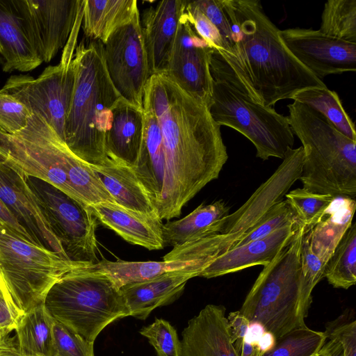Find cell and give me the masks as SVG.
<instances>
[{"instance_id": "cell-1", "label": "cell", "mask_w": 356, "mask_h": 356, "mask_svg": "<svg viewBox=\"0 0 356 356\" xmlns=\"http://www.w3.org/2000/svg\"><path fill=\"white\" fill-rule=\"evenodd\" d=\"M143 104L152 110L161 133L166 172L159 218L168 220L179 216L184 205L218 178L228 154L208 106L168 75L149 77Z\"/></svg>"}, {"instance_id": "cell-2", "label": "cell", "mask_w": 356, "mask_h": 356, "mask_svg": "<svg viewBox=\"0 0 356 356\" xmlns=\"http://www.w3.org/2000/svg\"><path fill=\"white\" fill-rule=\"evenodd\" d=\"M233 46L217 51L255 102L273 106L309 88H327L289 51L259 0H222Z\"/></svg>"}, {"instance_id": "cell-3", "label": "cell", "mask_w": 356, "mask_h": 356, "mask_svg": "<svg viewBox=\"0 0 356 356\" xmlns=\"http://www.w3.org/2000/svg\"><path fill=\"white\" fill-rule=\"evenodd\" d=\"M73 63L75 83L65 125V143L79 159L102 165L108 158L105 137L112 108L121 97L106 70L103 43L83 38L76 46Z\"/></svg>"}, {"instance_id": "cell-4", "label": "cell", "mask_w": 356, "mask_h": 356, "mask_svg": "<svg viewBox=\"0 0 356 356\" xmlns=\"http://www.w3.org/2000/svg\"><path fill=\"white\" fill-rule=\"evenodd\" d=\"M291 129L302 143L299 180L305 189L334 197L356 195V141L341 133L322 113L301 102L287 106Z\"/></svg>"}, {"instance_id": "cell-5", "label": "cell", "mask_w": 356, "mask_h": 356, "mask_svg": "<svg viewBox=\"0 0 356 356\" xmlns=\"http://www.w3.org/2000/svg\"><path fill=\"white\" fill-rule=\"evenodd\" d=\"M209 69L212 78L210 114L220 126L234 129L254 145L257 157L283 159L294 145V134L286 116L273 106L254 102L219 53L211 54Z\"/></svg>"}, {"instance_id": "cell-6", "label": "cell", "mask_w": 356, "mask_h": 356, "mask_svg": "<svg viewBox=\"0 0 356 356\" xmlns=\"http://www.w3.org/2000/svg\"><path fill=\"white\" fill-rule=\"evenodd\" d=\"M307 228L300 222L290 243L264 266L239 311L250 322L260 323L277 341L306 327L301 304V243Z\"/></svg>"}, {"instance_id": "cell-7", "label": "cell", "mask_w": 356, "mask_h": 356, "mask_svg": "<svg viewBox=\"0 0 356 356\" xmlns=\"http://www.w3.org/2000/svg\"><path fill=\"white\" fill-rule=\"evenodd\" d=\"M43 303L54 319L92 342L106 326L129 316L120 289L106 275L86 267L59 279Z\"/></svg>"}, {"instance_id": "cell-8", "label": "cell", "mask_w": 356, "mask_h": 356, "mask_svg": "<svg viewBox=\"0 0 356 356\" xmlns=\"http://www.w3.org/2000/svg\"><path fill=\"white\" fill-rule=\"evenodd\" d=\"M89 266L64 259L0 224V273L13 305L22 313L43 302L63 275Z\"/></svg>"}, {"instance_id": "cell-9", "label": "cell", "mask_w": 356, "mask_h": 356, "mask_svg": "<svg viewBox=\"0 0 356 356\" xmlns=\"http://www.w3.org/2000/svg\"><path fill=\"white\" fill-rule=\"evenodd\" d=\"M83 7L63 47L58 65L48 66L38 78L13 75L1 88L42 117L65 142V125L75 83L73 58L82 23Z\"/></svg>"}, {"instance_id": "cell-10", "label": "cell", "mask_w": 356, "mask_h": 356, "mask_svg": "<svg viewBox=\"0 0 356 356\" xmlns=\"http://www.w3.org/2000/svg\"><path fill=\"white\" fill-rule=\"evenodd\" d=\"M49 226L70 260L95 264L97 218L91 208L39 178L26 176Z\"/></svg>"}, {"instance_id": "cell-11", "label": "cell", "mask_w": 356, "mask_h": 356, "mask_svg": "<svg viewBox=\"0 0 356 356\" xmlns=\"http://www.w3.org/2000/svg\"><path fill=\"white\" fill-rule=\"evenodd\" d=\"M303 159L302 146L288 149L281 164L246 202L213 225L211 235L205 238L216 258L233 248L272 207L283 200L300 177Z\"/></svg>"}, {"instance_id": "cell-12", "label": "cell", "mask_w": 356, "mask_h": 356, "mask_svg": "<svg viewBox=\"0 0 356 356\" xmlns=\"http://www.w3.org/2000/svg\"><path fill=\"white\" fill-rule=\"evenodd\" d=\"M9 136L6 162L24 175L42 179L79 200L67 179V145L42 117L32 114L25 129Z\"/></svg>"}, {"instance_id": "cell-13", "label": "cell", "mask_w": 356, "mask_h": 356, "mask_svg": "<svg viewBox=\"0 0 356 356\" xmlns=\"http://www.w3.org/2000/svg\"><path fill=\"white\" fill-rule=\"evenodd\" d=\"M108 76L122 97L143 109L145 86L151 76L140 13L118 28L103 44Z\"/></svg>"}, {"instance_id": "cell-14", "label": "cell", "mask_w": 356, "mask_h": 356, "mask_svg": "<svg viewBox=\"0 0 356 356\" xmlns=\"http://www.w3.org/2000/svg\"><path fill=\"white\" fill-rule=\"evenodd\" d=\"M28 38L42 62L65 47L83 0H15Z\"/></svg>"}, {"instance_id": "cell-15", "label": "cell", "mask_w": 356, "mask_h": 356, "mask_svg": "<svg viewBox=\"0 0 356 356\" xmlns=\"http://www.w3.org/2000/svg\"><path fill=\"white\" fill-rule=\"evenodd\" d=\"M292 55L320 80L330 74L356 71V43L303 28L280 30Z\"/></svg>"}, {"instance_id": "cell-16", "label": "cell", "mask_w": 356, "mask_h": 356, "mask_svg": "<svg viewBox=\"0 0 356 356\" xmlns=\"http://www.w3.org/2000/svg\"><path fill=\"white\" fill-rule=\"evenodd\" d=\"M213 50L197 33L183 10L165 74L208 107L212 95L209 63Z\"/></svg>"}, {"instance_id": "cell-17", "label": "cell", "mask_w": 356, "mask_h": 356, "mask_svg": "<svg viewBox=\"0 0 356 356\" xmlns=\"http://www.w3.org/2000/svg\"><path fill=\"white\" fill-rule=\"evenodd\" d=\"M0 199L36 244L69 259L38 205L25 175L1 157Z\"/></svg>"}, {"instance_id": "cell-18", "label": "cell", "mask_w": 356, "mask_h": 356, "mask_svg": "<svg viewBox=\"0 0 356 356\" xmlns=\"http://www.w3.org/2000/svg\"><path fill=\"white\" fill-rule=\"evenodd\" d=\"M186 0H164L149 6L141 22L151 76L167 74Z\"/></svg>"}, {"instance_id": "cell-19", "label": "cell", "mask_w": 356, "mask_h": 356, "mask_svg": "<svg viewBox=\"0 0 356 356\" xmlns=\"http://www.w3.org/2000/svg\"><path fill=\"white\" fill-rule=\"evenodd\" d=\"M225 307L209 304L182 332L181 356H239L232 342Z\"/></svg>"}, {"instance_id": "cell-20", "label": "cell", "mask_w": 356, "mask_h": 356, "mask_svg": "<svg viewBox=\"0 0 356 356\" xmlns=\"http://www.w3.org/2000/svg\"><path fill=\"white\" fill-rule=\"evenodd\" d=\"M298 222L296 219L266 237L229 250L216 258L198 277L209 279L269 264L290 243Z\"/></svg>"}, {"instance_id": "cell-21", "label": "cell", "mask_w": 356, "mask_h": 356, "mask_svg": "<svg viewBox=\"0 0 356 356\" xmlns=\"http://www.w3.org/2000/svg\"><path fill=\"white\" fill-rule=\"evenodd\" d=\"M201 272L188 268L120 287L129 316L145 320L154 309L171 304L181 296L187 282Z\"/></svg>"}, {"instance_id": "cell-22", "label": "cell", "mask_w": 356, "mask_h": 356, "mask_svg": "<svg viewBox=\"0 0 356 356\" xmlns=\"http://www.w3.org/2000/svg\"><path fill=\"white\" fill-rule=\"evenodd\" d=\"M111 111V124L105 137L106 156L131 168L137 161L143 143V109L120 97Z\"/></svg>"}, {"instance_id": "cell-23", "label": "cell", "mask_w": 356, "mask_h": 356, "mask_svg": "<svg viewBox=\"0 0 356 356\" xmlns=\"http://www.w3.org/2000/svg\"><path fill=\"white\" fill-rule=\"evenodd\" d=\"M95 218L130 243L149 250L163 249L162 220L150 216L125 209L115 203L104 202L90 206Z\"/></svg>"}, {"instance_id": "cell-24", "label": "cell", "mask_w": 356, "mask_h": 356, "mask_svg": "<svg viewBox=\"0 0 356 356\" xmlns=\"http://www.w3.org/2000/svg\"><path fill=\"white\" fill-rule=\"evenodd\" d=\"M0 56L6 72H30L42 63L28 38L15 0H0Z\"/></svg>"}, {"instance_id": "cell-25", "label": "cell", "mask_w": 356, "mask_h": 356, "mask_svg": "<svg viewBox=\"0 0 356 356\" xmlns=\"http://www.w3.org/2000/svg\"><path fill=\"white\" fill-rule=\"evenodd\" d=\"M90 166L117 204L134 211L158 216L131 168L110 159L102 165Z\"/></svg>"}, {"instance_id": "cell-26", "label": "cell", "mask_w": 356, "mask_h": 356, "mask_svg": "<svg viewBox=\"0 0 356 356\" xmlns=\"http://www.w3.org/2000/svg\"><path fill=\"white\" fill-rule=\"evenodd\" d=\"M207 266L201 261L184 259L162 261H127L120 259L111 261L102 259L86 268L106 275L120 289L169 272L188 268H196L202 271Z\"/></svg>"}, {"instance_id": "cell-27", "label": "cell", "mask_w": 356, "mask_h": 356, "mask_svg": "<svg viewBox=\"0 0 356 356\" xmlns=\"http://www.w3.org/2000/svg\"><path fill=\"white\" fill-rule=\"evenodd\" d=\"M138 13L136 0H83L81 26L87 38L104 44Z\"/></svg>"}, {"instance_id": "cell-28", "label": "cell", "mask_w": 356, "mask_h": 356, "mask_svg": "<svg viewBox=\"0 0 356 356\" xmlns=\"http://www.w3.org/2000/svg\"><path fill=\"white\" fill-rule=\"evenodd\" d=\"M355 209L354 198L335 197L321 220L309 229L310 248L325 265L350 227Z\"/></svg>"}, {"instance_id": "cell-29", "label": "cell", "mask_w": 356, "mask_h": 356, "mask_svg": "<svg viewBox=\"0 0 356 356\" xmlns=\"http://www.w3.org/2000/svg\"><path fill=\"white\" fill-rule=\"evenodd\" d=\"M229 213V208L222 200L201 204L183 218L163 225L164 243L175 248L208 237L213 225Z\"/></svg>"}, {"instance_id": "cell-30", "label": "cell", "mask_w": 356, "mask_h": 356, "mask_svg": "<svg viewBox=\"0 0 356 356\" xmlns=\"http://www.w3.org/2000/svg\"><path fill=\"white\" fill-rule=\"evenodd\" d=\"M53 318L43 302L21 316L15 329L17 349L19 356L53 355Z\"/></svg>"}, {"instance_id": "cell-31", "label": "cell", "mask_w": 356, "mask_h": 356, "mask_svg": "<svg viewBox=\"0 0 356 356\" xmlns=\"http://www.w3.org/2000/svg\"><path fill=\"white\" fill-rule=\"evenodd\" d=\"M65 158L69 184L80 202L89 206L116 204L90 165L76 156L67 146Z\"/></svg>"}, {"instance_id": "cell-32", "label": "cell", "mask_w": 356, "mask_h": 356, "mask_svg": "<svg viewBox=\"0 0 356 356\" xmlns=\"http://www.w3.org/2000/svg\"><path fill=\"white\" fill-rule=\"evenodd\" d=\"M322 113L341 133L356 141L353 121L344 109L338 94L328 88H309L299 91L291 98Z\"/></svg>"}, {"instance_id": "cell-33", "label": "cell", "mask_w": 356, "mask_h": 356, "mask_svg": "<svg viewBox=\"0 0 356 356\" xmlns=\"http://www.w3.org/2000/svg\"><path fill=\"white\" fill-rule=\"evenodd\" d=\"M324 277L333 287L348 289L356 282V223L347 229L326 263Z\"/></svg>"}, {"instance_id": "cell-34", "label": "cell", "mask_w": 356, "mask_h": 356, "mask_svg": "<svg viewBox=\"0 0 356 356\" xmlns=\"http://www.w3.org/2000/svg\"><path fill=\"white\" fill-rule=\"evenodd\" d=\"M318 30L325 35L356 43V0L326 1Z\"/></svg>"}, {"instance_id": "cell-35", "label": "cell", "mask_w": 356, "mask_h": 356, "mask_svg": "<svg viewBox=\"0 0 356 356\" xmlns=\"http://www.w3.org/2000/svg\"><path fill=\"white\" fill-rule=\"evenodd\" d=\"M285 197L298 221L307 229L321 220L335 199L330 195L311 192L304 188L292 190Z\"/></svg>"}, {"instance_id": "cell-36", "label": "cell", "mask_w": 356, "mask_h": 356, "mask_svg": "<svg viewBox=\"0 0 356 356\" xmlns=\"http://www.w3.org/2000/svg\"><path fill=\"white\" fill-rule=\"evenodd\" d=\"M325 332L307 326L291 330L277 341L275 348L262 356H312L327 341Z\"/></svg>"}, {"instance_id": "cell-37", "label": "cell", "mask_w": 356, "mask_h": 356, "mask_svg": "<svg viewBox=\"0 0 356 356\" xmlns=\"http://www.w3.org/2000/svg\"><path fill=\"white\" fill-rule=\"evenodd\" d=\"M307 229L303 236L300 261L302 271L301 304L304 312L307 316L312 302L313 289L324 277L325 264L314 254L309 245V234Z\"/></svg>"}, {"instance_id": "cell-38", "label": "cell", "mask_w": 356, "mask_h": 356, "mask_svg": "<svg viewBox=\"0 0 356 356\" xmlns=\"http://www.w3.org/2000/svg\"><path fill=\"white\" fill-rule=\"evenodd\" d=\"M140 334L154 347L157 356H181V343L176 329L168 321L156 318Z\"/></svg>"}, {"instance_id": "cell-39", "label": "cell", "mask_w": 356, "mask_h": 356, "mask_svg": "<svg viewBox=\"0 0 356 356\" xmlns=\"http://www.w3.org/2000/svg\"><path fill=\"white\" fill-rule=\"evenodd\" d=\"M296 219L287 201L282 200L272 207L256 225L236 243L234 248L266 237Z\"/></svg>"}, {"instance_id": "cell-40", "label": "cell", "mask_w": 356, "mask_h": 356, "mask_svg": "<svg viewBox=\"0 0 356 356\" xmlns=\"http://www.w3.org/2000/svg\"><path fill=\"white\" fill-rule=\"evenodd\" d=\"M52 356H95L94 342L83 337L53 318Z\"/></svg>"}, {"instance_id": "cell-41", "label": "cell", "mask_w": 356, "mask_h": 356, "mask_svg": "<svg viewBox=\"0 0 356 356\" xmlns=\"http://www.w3.org/2000/svg\"><path fill=\"white\" fill-rule=\"evenodd\" d=\"M31 115L24 104L0 89V130L15 135L26 127Z\"/></svg>"}, {"instance_id": "cell-42", "label": "cell", "mask_w": 356, "mask_h": 356, "mask_svg": "<svg viewBox=\"0 0 356 356\" xmlns=\"http://www.w3.org/2000/svg\"><path fill=\"white\" fill-rule=\"evenodd\" d=\"M327 338L334 339L341 343L343 356H356L355 312L347 309L341 315L329 321L324 331Z\"/></svg>"}, {"instance_id": "cell-43", "label": "cell", "mask_w": 356, "mask_h": 356, "mask_svg": "<svg viewBox=\"0 0 356 356\" xmlns=\"http://www.w3.org/2000/svg\"><path fill=\"white\" fill-rule=\"evenodd\" d=\"M184 12L197 33L207 41L211 48L218 51H227V46L219 31L193 1H186Z\"/></svg>"}, {"instance_id": "cell-44", "label": "cell", "mask_w": 356, "mask_h": 356, "mask_svg": "<svg viewBox=\"0 0 356 356\" xmlns=\"http://www.w3.org/2000/svg\"><path fill=\"white\" fill-rule=\"evenodd\" d=\"M193 3L219 31L227 49L222 52L230 53L233 46L232 31L222 0H198Z\"/></svg>"}, {"instance_id": "cell-45", "label": "cell", "mask_w": 356, "mask_h": 356, "mask_svg": "<svg viewBox=\"0 0 356 356\" xmlns=\"http://www.w3.org/2000/svg\"><path fill=\"white\" fill-rule=\"evenodd\" d=\"M227 321L232 342L239 355L250 321L239 310L229 313Z\"/></svg>"}, {"instance_id": "cell-46", "label": "cell", "mask_w": 356, "mask_h": 356, "mask_svg": "<svg viewBox=\"0 0 356 356\" xmlns=\"http://www.w3.org/2000/svg\"><path fill=\"white\" fill-rule=\"evenodd\" d=\"M22 312L0 295V339L15 330Z\"/></svg>"}, {"instance_id": "cell-47", "label": "cell", "mask_w": 356, "mask_h": 356, "mask_svg": "<svg viewBox=\"0 0 356 356\" xmlns=\"http://www.w3.org/2000/svg\"><path fill=\"white\" fill-rule=\"evenodd\" d=\"M0 224L7 226L22 237L35 243L0 199Z\"/></svg>"}, {"instance_id": "cell-48", "label": "cell", "mask_w": 356, "mask_h": 356, "mask_svg": "<svg viewBox=\"0 0 356 356\" xmlns=\"http://www.w3.org/2000/svg\"><path fill=\"white\" fill-rule=\"evenodd\" d=\"M266 331V329L260 323L255 321L250 322L244 341L257 346Z\"/></svg>"}, {"instance_id": "cell-49", "label": "cell", "mask_w": 356, "mask_h": 356, "mask_svg": "<svg viewBox=\"0 0 356 356\" xmlns=\"http://www.w3.org/2000/svg\"><path fill=\"white\" fill-rule=\"evenodd\" d=\"M277 343L275 335L269 331H266L257 344L259 356L273 350Z\"/></svg>"}, {"instance_id": "cell-50", "label": "cell", "mask_w": 356, "mask_h": 356, "mask_svg": "<svg viewBox=\"0 0 356 356\" xmlns=\"http://www.w3.org/2000/svg\"><path fill=\"white\" fill-rule=\"evenodd\" d=\"M341 347L340 342L334 339L327 338L321 350L312 356H334Z\"/></svg>"}, {"instance_id": "cell-51", "label": "cell", "mask_w": 356, "mask_h": 356, "mask_svg": "<svg viewBox=\"0 0 356 356\" xmlns=\"http://www.w3.org/2000/svg\"><path fill=\"white\" fill-rule=\"evenodd\" d=\"M10 353H17V344L13 339L8 337L0 339V356Z\"/></svg>"}, {"instance_id": "cell-52", "label": "cell", "mask_w": 356, "mask_h": 356, "mask_svg": "<svg viewBox=\"0 0 356 356\" xmlns=\"http://www.w3.org/2000/svg\"><path fill=\"white\" fill-rule=\"evenodd\" d=\"M10 152V136L0 130V157L6 159Z\"/></svg>"}, {"instance_id": "cell-53", "label": "cell", "mask_w": 356, "mask_h": 356, "mask_svg": "<svg viewBox=\"0 0 356 356\" xmlns=\"http://www.w3.org/2000/svg\"><path fill=\"white\" fill-rule=\"evenodd\" d=\"M239 356H259L257 346L244 341Z\"/></svg>"}, {"instance_id": "cell-54", "label": "cell", "mask_w": 356, "mask_h": 356, "mask_svg": "<svg viewBox=\"0 0 356 356\" xmlns=\"http://www.w3.org/2000/svg\"><path fill=\"white\" fill-rule=\"evenodd\" d=\"M0 295L3 296L8 302H10L12 305H13L12 300L9 296V293L7 291V289L6 287L5 283H4L3 278L1 275V273H0Z\"/></svg>"}, {"instance_id": "cell-55", "label": "cell", "mask_w": 356, "mask_h": 356, "mask_svg": "<svg viewBox=\"0 0 356 356\" xmlns=\"http://www.w3.org/2000/svg\"><path fill=\"white\" fill-rule=\"evenodd\" d=\"M334 356H343V347H341L336 352Z\"/></svg>"}, {"instance_id": "cell-56", "label": "cell", "mask_w": 356, "mask_h": 356, "mask_svg": "<svg viewBox=\"0 0 356 356\" xmlns=\"http://www.w3.org/2000/svg\"><path fill=\"white\" fill-rule=\"evenodd\" d=\"M1 356H19V355H18V353H10L3 355Z\"/></svg>"}]
</instances>
